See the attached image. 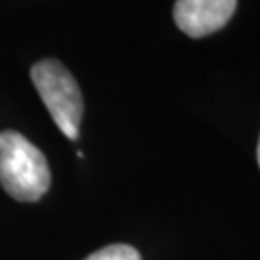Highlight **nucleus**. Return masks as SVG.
Here are the masks:
<instances>
[{
    "mask_svg": "<svg viewBox=\"0 0 260 260\" xmlns=\"http://www.w3.org/2000/svg\"><path fill=\"white\" fill-rule=\"evenodd\" d=\"M256 158H258V166H260V139H258V149H256Z\"/></svg>",
    "mask_w": 260,
    "mask_h": 260,
    "instance_id": "nucleus-5",
    "label": "nucleus"
},
{
    "mask_svg": "<svg viewBox=\"0 0 260 260\" xmlns=\"http://www.w3.org/2000/svg\"><path fill=\"white\" fill-rule=\"evenodd\" d=\"M31 79L58 129L70 141H77L83 118V94L70 70L60 60L45 58L31 68Z\"/></svg>",
    "mask_w": 260,
    "mask_h": 260,
    "instance_id": "nucleus-2",
    "label": "nucleus"
},
{
    "mask_svg": "<svg viewBox=\"0 0 260 260\" xmlns=\"http://www.w3.org/2000/svg\"><path fill=\"white\" fill-rule=\"evenodd\" d=\"M237 0H176L174 21L187 37L203 39L228 25Z\"/></svg>",
    "mask_w": 260,
    "mask_h": 260,
    "instance_id": "nucleus-3",
    "label": "nucleus"
},
{
    "mask_svg": "<svg viewBox=\"0 0 260 260\" xmlns=\"http://www.w3.org/2000/svg\"><path fill=\"white\" fill-rule=\"evenodd\" d=\"M85 260H143L139 251L131 245H123V243H116V245H108L101 251L89 254Z\"/></svg>",
    "mask_w": 260,
    "mask_h": 260,
    "instance_id": "nucleus-4",
    "label": "nucleus"
},
{
    "mask_svg": "<svg viewBox=\"0 0 260 260\" xmlns=\"http://www.w3.org/2000/svg\"><path fill=\"white\" fill-rule=\"evenodd\" d=\"M0 185L21 203H35L50 187L45 154L18 131H0Z\"/></svg>",
    "mask_w": 260,
    "mask_h": 260,
    "instance_id": "nucleus-1",
    "label": "nucleus"
}]
</instances>
